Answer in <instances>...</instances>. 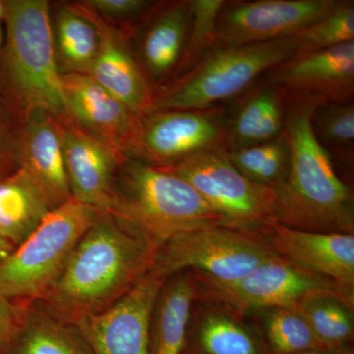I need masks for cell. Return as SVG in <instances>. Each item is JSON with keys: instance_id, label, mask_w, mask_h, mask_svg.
Wrapping results in <instances>:
<instances>
[{"instance_id": "obj_1", "label": "cell", "mask_w": 354, "mask_h": 354, "mask_svg": "<svg viewBox=\"0 0 354 354\" xmlns=\"http://www.w3.org/2000/svg\"><path fill=\"white\" fill-rule=\"evenodd\" d=\"M160 248L111 214L102 213L39 302L60 320L75 325L124 297L153 269Z\"/></svg>"}, {"instance_id": "obj_2", "label": "cell", "mask_w": 354, "mask_h": 354, "mask_svg": "<svg viewBox=\"0 0 354 354\" xmlns=\"http://www.w3.org/2000/svg\"><path fill=\"white\" fill-rule=\"evenodd\" d=\"M283 99L290 162L285 179L274 189V221L305 232L354 234L353 191L312 129V111L321 102Z\"/></svg>"}, {"instance_id": "obj_3", "label": "cell", "mask_w": 354, "mask_h": 354, "mask_svg": "<svg viewBox=\"0 0 354 354\" xmlns=\"http://www.w3.org/2000/svg\"><path fill=\"white\" fill-rule=\"evenodd\" d=\"M6 43L0 74L21 118L41 109L68 120L58 68L50 3L46 0L4 1Z\"/></svg>"}, {"instance_id": "obj_4", "label": "cell", "mask_w": 354, "mask_h": 354, "mask_svg": "<svg viewBox=\"0 0 354 354\" xmlns=\"http://www.w3.org/2000/svg\"><path fill=\"white\" fill-rule=\"evenodd\" d=\"M111 215L160 247L183 232L223 225L221 216L187 181L129 157L120 167Z\"/></svg>"}, {"instance_id": "obj_5", "label": "cell", "mask_w": 354, "mask_h": 354, "mask_svg": "<svg viewBox=\"0 0 354 354\" xmlns=\"http://www.w3.org/2000/svg\"><path fill=\"white\" fill-rule=\"evenodd\" d=\"M297 53L295 37L243 46H214L189 71L153 91L148 113L220 106L239 97Z\"/></svg>"}, {"instance_id": "obj_6", "label": "cell", "mask_w": 354, "mask_h": 354, "mask_svg": "<svg viewBox=\"0 0 354 354\" xmlns=\"http://www.w3.org/2000/svg\"><path fill=\"white\" fill-rule=\"evenodd\" d=\"M104 212L70 198L0 261V295L41 300L57 281L70 254Z\"/></svg>"}, {"instance_id": "obj_7", "label": "cell", "mask_w": 354, "mask_h": 354, "mask_svg": "<svg viewBox=\"0 0 354 354\" xmlns=\"http://www.w3.org/2000/svg\"><path fill=\"white\" fill-rule=\"evenodd\" d=\"M276 256L265 234L209 225L165 242L153 269L167 281L191 271L216 283H232Z\"/></svg>"}, {"instance_id": "obj_8", "label": "cell", "mask_w": 354, "mask_h": 354, "mask_svg": "<svg viewBox=\"0 0 354 354\" xmlns=\"http://www.w3.org/2000/svg\"><path fill=\"white\" fill-rule=\"evenodd\" d=\"M167 169L187 181L221 216L223 227L265 234L274 221L276 193L244 176L227 151L192 156Z\"/></svg>"}, {"instance_id": "obj_9", "label": "cell", "mask_w": 354, "mask_h": 354, "mask_svg": "<svg viewBox=\"0 0 354 354\" xmlns=\"http://www.w3.org/2000/svg\"><path fill=\"white\" fill-rule=\"evenodd\" d=\"M191 274L196 283V299L225 305L246 316L274 308L298 309L305 300L320 295H341L354 305V299L329 279L278 255L232 283Z\"/></svg>"}, {"instance_id": "obj_10", "label": "cell", "mask_w": 354, "mask_h": 354, "mask_svg": "<svg viewBox=\"0 0 354 354\" xmlns=\"http://www.w3.org/2000/svg\"><path fill=\"white\" fill-rule=\"evenodd\" d=\"M228 148L227 109L220 104L141 114L127 157L169 169L198 153Z\"/></svg>"}, {"instance_id": "obj_11", "label": "cell", "mask_w": 354, "mask_h": 354, "mask_svg": "<svg viewBox=\"0 0 354 354\" xmlns=\"http://www.w3.org/2000/svg\"><path fill=\"white\" fill-rule=\"evenodd\" d=\"M341 0L225 1L216 46H243L290 38L327 15Z\"/></svg>"}, {"instance_id": "obj_12", "label": "cell", "mask_w": 354, "mask_h": 354, "mask_svg": "<svg viewBox=\"0 0 354 354\" xmlns=\"http://www.w3.org/2000/svg\"><path fill=\"white\" fill-rule=\"evenodd\" d=\"M265 78L286 99L348 104L354 97V41L297 53Z\"/></svg>"}, {"instance_id": "obj_13", "label": "cell", "mask_w": 354, "mask_h": 354, "mask_svg": "<svg viewBox=\"0 0 354 354\" xmlns=\"http://www.w3.org/2000/svg\"><path fill=\"white\" fill-rule=\"evenodd\" d=\"M165 281L152 269L109 308L74 326L95 354H149L151 318Z\"/></svg>"}, {"instance_id": "obj_14", "label": "cell", "mask_w": 354, "mask_h": 354, "mask_svg": "<svg viewBox=\"0 0 354 354\" xmlns=\"http://www.w3.org/2000/svg\"><path fill=\"white\" fill-rule=\"evenodd\" d=\"M71 198L111 214L118 199V177L127 156L74 125L59 121Z\"/></svg>"}, {"instance_id": "obj_15", "label": "cell", "mask_w": 354, "mask_h": 354, "mask_svg": "<svg viewBox=\"0 0 354 354\" xmlns=\"http://www.w3.org/2000/svg\"><path fill=\"white\" fill-rule=\"evenodd\" d=\"M265 235L279 257L329 279L354 299V234L305 232L272 221Z\"/></svg>"}, {"instance_id": "obj_16", "label": "cell", "mask_w": 354, "mask_h": 354, "mask_svg": "<svg viewBox=\"0 0 354 354\" xmlns=\"http://www.w3.org/2000/svg\"><path fill=\"white\" fill-rule=\"evenodd\" d=\"M68 120L127 156L139 116L85 74H62Z\"/></svg>"}, {"instance_id": "obj_17", "label": "cell", "mask_w": 354, "mask_h": 354, "mask_svg": "<svg viewBox=\"0 0 354 354\" xmlns=\"http://www.w3.org/2000/svg\"><path fill=\"white\" fill-rule=\"evenodd\" d=\"M76 4L92 21L99 36V50L88 75L134 113H148L153 90L140 68L128 37L85 2Z\"/></svg>"}, {"instance_id": "obj_18", "label": "cell", "mask_w": 354, "mask_h": 354, "mask_svg": "<svg viewBox=\"0 0 354 354\" xmlns=\"http://www.w3.org/2000/svg\"><path fill=\"white\" fill-rule=\"evenodd\" d=\"M134 53L153 90L172 80L191 26L190 0L155 4L143 18Z\"/></svg>"}, {"instance_id": "obj_19", "label": "cell", "mask_w": 354, "mask_h": 354, "mask_svg": "<svg viewBox=\"0 0 354 354\" xmlns=\"http://www.w3.org/2000/svg\"><path fill=\"white\" fill-rule=\"evenodd\" d=\"M17 167L38 184L55 207L71 198L62 127L55 116L37 109L22 118L18 132Z\"/></svg>"}, {"instance_id": "obj_20", "label": "cell", "mask_w": 354, "mask_h": 354, "mask_svg": "<svg viewBox=\"0 0 354 354\" xmlns=\"http://www.w3.org/2000/svg\"><path fill=\"white\" fill-rule=\"evenodd\" d=\"M235 310L195 300L183 354H267L257 324Z\"/></svg>"}, {"instance_id": "obj_21", "label": "cell", "mask_w": 354, "mask_h": 354, "mask_svg": "<svg viewBox=\"0 0 354 354\" xmlns=\"http://www.w3.org/2000/svg\"><path fill=\"white\" fill-rule=\"evenodd\" d=\"M196 297V283L189 271L178 272L165 281L151 318L149 354H183Z\"/></svg>"}, {"instance_id": "obj_22", "label": "cell", "mask_w": 354, "mask_h": 354, "mask_svg": "<svg viewBox=\"0 0 354 354\" xmlns=\"http://www.w3.org/2000/svg\"><path fill=\"white\" fill-rule=\"evenodd\" d=\"M57 208L22 169L0 178V230L14 248Z\"/></svg>"}, {"instance_id": "obj_23", "label": "cell", "mask_w": 354, "mask_h": 354, "mask_svg": "<svg viewBox=\"0 0 354 354\" xmlns=\"http://www.w3.org/2000/svg\"><path fill=\"white\" fill-rule=\"evenodd\" d=\"M6 354H95L76 326L43 305H27L19 332Z\"/></svg>"}, {"instance_id": "obj_24", "label": "cell", "mask_w": 354, "mask_h": 354, "mask_svg": "<svg viewBox=\"0 0 354 354\" xmlns=\"http://www.w3.org/2000/svg\"><path fill=\"white\" fill-rule=\"evenodd\" d=\"M53 27L60 73L88 75L99 50V36L92 21L76 3L65 4L57 11Z\"/></svg>"}, {"instance_id": "obj_25", "label": "cell", "mask_w": 354, "mask_h": 354, "mask_svg": "<svg viewBox=\"0 0 354 354\" xmlns=\"http://www.w3.org/2000/svg\"><path fill=\"white\" fill-rule=\"evenodd\" d=\"M354 305L337 295L310 297L298 307L323 349L353 344Z\"/></svg>"}, {"instance_id": "obj_26", "label": "cell", "mask_w": 354, "mask_h": 354, "mask_svg": "<svg viewBox=\"0 0 354 354\" xmlns=\"http://www.w3.org/2000/svg\"><path fill=\"white\" fill-rule=\"evenodd\" d=\"M311 124L317 141L333 162L353 171L354 104L321 102L311 114Z\"/></svg>"}, {"instance_id": "obj_27", "label": "cell", "mask_w": 354, "mask_h": 354, "mask_svg": "<svg viewBox=\"0 0 354 354\" xmlns=\"http://www.w3.org/2000/svg\"><path fill=\"white\" fill-rule=\"evenodd\" d=\"M257 324L267 354H295L323 349L301 312L295 308H274L260 312Z\"/></svg>"}, {"instance_id": "obj_28", "label": "cell", "mask_w": 354, "mask_h": 354, "mask_svg": "<svg viewBox=\"0 0 354 354\" xmlns=\"http://www.w3.org/2000/svg\"><path fill=\"white\" fill-rule=\"evenodd\" d=\"M225 4L223 0H190L189 35L180 64L172 80L189 71L208 51L216 46V26L218 16Z\"/></svg>"}, {"instance_id": "obj_29", "label": "cell", "mask_w": 354, "mask_h": 354, "mask_svg": "<svg viewBox=\"0 0 354 354\" xmlns=\"http://www.w3.org/2000/svg\"><path fill=\"white\" fill-rule=\"evenodd\" d=\"M293 37L297 53L326 50L354 41L353 0H341L327 15Z\"/></svg>"}, {"instance_id": "obj_30", "label": "cell", "mask_w": 354, "mask_h": 354, "mask_svg": "<svg viewBox=\"0 0 354 354\" xmlns=\"http://www.w3.org/2000/svg\"><path fill=\"white\" fill-rule=\"evenodd\" d=\"M104 19L144 18L155 4L145 0H88L84 1Z\"/></svg>"}, {"instance_id": "obj_31", "label": "cell", "mask_w": 354, "mask_h": 354, "mask_svg": "<svg viewBox=\"0 0 354 354\" xmlns=\"http://www.w3.org/2000/svg\"><path fill=\"white\" fill-rule=\"evenodd\" d=\"M26 305L0 295V354H6L24 319Z\"/></svg>"}, {"instance_id": "obj_32", "label": "cell", "mask_w": 354, "mask_h": 354, "mask_svg": "<svg viewBox=\"0 0 354 354\" xmlns=\"http://www.w3.org/2000/svg\"><path fill=\"white\" fill-rule=\"evenodd\" d=\"M18 132L13 129L6 111L0 106V178L17 169Z\"/></svg>"}, {"instance_id": "obj_33", "label": "cell", "mask_w": 354, "mask_h": 354, "mask_svg": "<svg viewBox=\"0 0 354 354\" xmlns=\"http://www.w3.org/2000/svg\"><path fill=\"white\" fill-rule=\"evenodd\" d=\"M14 249L15 248H14L12 244L7 241L3 234H2L1 230H0V261L8 257L12 253Z\"/></svg>"}, {"instance_id": "obj_34", "label": "cell", "mask_w": 354, "mask_h": 354, "mask_svg": "<svg viewBox=\"0 0 354 354\" xmlns=\"http://www.w3.org/2000/svg\"><path fill=\"white\" fill-rule=\"evenodd\" d=\"M329 354H354L353 344L328 349Z\"/></svg>"}, {"instance_id": "obj_35", "label": "cell", "mask_w": 354, "mask_h": 354, "mask_svg": "<svg viewBox=\"0 0 354 354\" xmlns=\"http://www.w3.org/2000/svg\"><path fill=\"white\" fill-rule=\"evenodd\" d=\"M295 354H329L328 349H308Z\"/></svg>"}, {"instance_id": "obj_36", "label": "cell", "mask_w": 354, "mask_h": 354, "mask_svg": "<svg viewBox=\"0 0 354 354\" xmlns=\"http://www.w3.org/2000/svg\"><path fill=\"white\" fill-rule=\"evenodd\" d=\"M4 17V1H0V19Z\"/></svg>"}, {"instance_id": "obj_37", "label": "cell", "mask_w": 354, "mask_h": 354, "mask_svg": "<svg viewBox=\"0 0 354 354\" xmlns=\"http://www.w3.org/2000/svg\"><path fill=\"white\" fill-rule=\"evenodd\" d=\"M0 41H1V32H0Z\"/></svg>"}]
</instances>
